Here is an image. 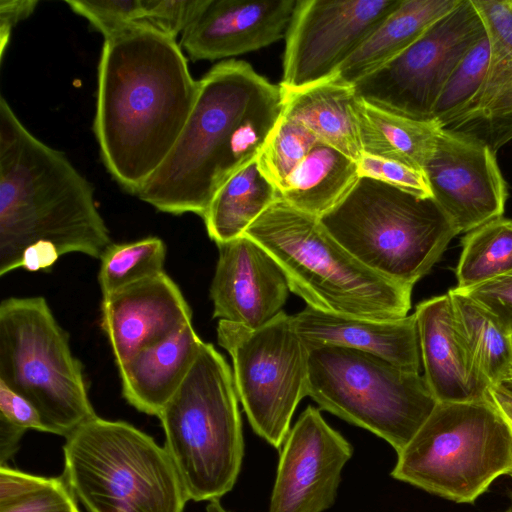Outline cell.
Here are the masks:
<instances>
[{"instance_id": "cell-1", "label": "cell", "mask_w": 512, "mask_h": 512, "mask_svg": "<svg viewBox=\"0 0 512 512\" xmlns=\"http://www.w3.org/2000/svg\"><path fill=\"white\" fill-rule=\"evenodd\" d=\"M198 92L176 39L145 23L104 38L94 131L113 178L136 194L166 159Z\"/></svg>"}, {"instance_id": "cell-2", "label": "cell", "mask_w": 512, "mask_h": 512, "mask_svg": "<svg viewBox=\"0 0 512 512\" xmlns=\"http://www.w3.org/2000/svg\"><path fill=\"white\" fill-rule=\"evenodd\" d=\"M282 116L280 85L246 61L213 66L174 147L137 196L157 210L204 216L218 189L255 161Z\"/></svg>"}, {"instance_id": "cell-3", "label": "cell", "mask_w": 512, "mask_h": 512, "mask_svg": "<svg viewBox=\"0 0 512 512\" xmlns=\"http://www.w3.org/2000/svg\"><path fill=\"white\" fill-rule=\"evenodd\" d=\"M111 244L91 183L60 151L35 137L0 99V276L23 253L45 249L100 259Z\"/></svg>"}, {"instance_id": "cell-4", "label": "cell", "mask_w": 512, "mask_h": 512, "mask_svg": "<svg viewBox=\"0 0 512 512\" xmlns=\"http://www.w3.org/2000/svg\"><path fill=\"white\" fill-rule=\"evenodd\" d=\"M244 235L272 255L290 290L311 308L374 320L408 315L413 287L362 264L318 217L295 208L280 195Z\"/></svg>"}, {"instance_id": "cell-5", "label": "cell", "mask_w": 512, "mask_h": 512, "mask_svg": "<svg viewBox=\"0 0 512 512\" xmlns=\"http://www.w3.org/2000/svg\"><path fill=\"white\" fill-rule=\"evenodd\" d=\"M238 400L229 365L212 344L204 342L157 416L164 448L189 500H220L238 479L244 457Z\"/></svg>"}, {"instance_id": "cell-6", "label": "cell", "mask_w": 512, "mask_h": 512, "mask_svg": "<svg viewBox=\"0 0 512 512\" xmlns=\"http://www.w3.org/2000/svg\"><path fill=\"white\" fill-rule=\"evenodd\" d=\"M320 222L357 260L373 271L413 287L458 235L437 202L359 177Z\"/></svg>"}, {"instance_id": "cell-7", "label": "cell", "mask_w": 512, "mask_h": 512, "mask_svg": "<svg viewBox=\"0 0 512 512\" xmlns=\"http://www.w3.org/2000/svg\"><path fill=\"white\" fill-rule=\"evenodd\" d=\"M63 478L88 512H184L172 459L148 434L98 416L66 437Z\"/></svg>"}, {"instance_id": "cell-8", "label": "cell", "mask_w": 512, "mask_h": 512, "mask_svg": "<svg viewBox=\"0 0 512 512\" xmlns=\"http://www.w3.org/2000/svg\"><path fill=\"white\" fill-rule=\"evenodd\" d=\"M512 474V431L489 396L437 403L397 453L391 476L457 503H473Z\"/></svg>"}, {"instance_id": "cell-9", "label": "cell", "mask_w": 512, "mask_h": 512, "mask_svg": "<svg viewBox=\"0 0 512 512\" xmlns=\"http://www.w3.org/2000/svg\"><path fill=\"white\" fill-rule=\"evenodd\" d=\"M0 381L37 409L48 433L66 438L97 416L82 364L42 296L1 301Z\"/></svg>"}, {"instance_id": "cell-10", "label": "cell", "mask_w": 512, "mask_h": 512, "mask_svg": "<svg viewBox=\"0 0 512 512\" xmlns=\"http://www.w3.org/2000/svg\"><path fill=\"white\" fill-rule=\"evenodd\" d=\"M309 349L308 395L321 409L389 443L399 453L437 405L424 375L337 345Z\"/></svg>"}, {"instance_id": "cell-11", "label": "cell", "mask_w": 512, "mask_h": 512, "mask_svg": "<svg viewBox=\"0 0 512 512\" xmlns=\"http://www.w3.org/2000/svg\"><path fill=\"white\" fill-rule=\"evenodd\" d=\"M217 340L231 356L237 396L252 429L280 450L298 403L308 395L309 349L293 317L281 311L257 329L219 320Z\"/></svg>"}, {"instance_id": "cell-12", "label": "cell", "mask_w": 512, "mask_h": 512, "mask_svg": "<svg viewBox=\"0 0 512 512\" xmlns=\"http://www.w3.org/2000/svg\"><path fill=\"white\" fill-rule=\"evenodd\" d=\"M486 34L472 0H461L396 58L354 84L362 100L412 119L432 120L449 76Z\"/></svg>"}, {"instance_id": "cell-13", "label": "cell", "mask_w": 512, "mask_h": 512, "mask_svg": "<svg viewBox=\"0 0 512 512\" xmlns=\"http://www.w3.org/2000/svg\"><path fill=\"white\" fill-rule=\"evenodd\" d=\"M402 0H297L285 36L280 86L334 76Z\"/></svg>"}, {"instance_id": "cell-14", "label": "cell", "mask_w": 512, "mask_h": 512, "mask_svg": "<svg viewBox=\"0 0 512 512\" xmlns=\"http://www.w3.org/2000/svg\"><path fill=\"white\" fill-rule=\"evenodd\" d=\"M423 170L433 199L459 234L503 217L507 184L495 152L484 142L442 129Z\"/></svg>"}, {"instance_id": "cell-15", "label": "cell", "mask_w": 512, "mask_h": 512, "mask_svg": "<svg viewBox=\"0 0 512 512\" xmlns=\"http://www.w3.org/2000/svg\"><path fill=\"white\" fill-rule=\"evenodd\" d=\"M353 446L308 406L280 448L269 512H324L335 502Z\"/></svg>"}, {"instance_id": "cell-16", "label": "cell", "mask_w": 512, "mask_h": 512, "mask_svg": "<svg viewBox=\"0 0 512 512\" xmlns=\"http://www.w3.org/2000/svg\"><path fill=\"white\" fill-rule=\"evenodd\" d=\"M218 261L210 287L213 317L257 329L282 310L289 285L279 264L246 235L216 244Z\"/></svg>"}, {"instance_id": "cell-17", "label": "cell", "mask_w": 512, "mask_h": 512, "mask_svg": "<svg viewBox=\"0 0 512 512\" xmlns=\"http://www.w3.org/2000/svg\"><path fill=\"white\" fill-rule=\"evenodd\" d=\"M192 322V311L165 271L103 296L100 325L117 367Z\"/></svg>"}, {"instance_id": "cell-18", "label": "cell", "mask_w": 512, "mask_h": 512, "mask_svg": "<svg viewBox=\"0 0 512 512\" xmlns=\"http://www.w3.org/2000/svg\"><path fill=\"white\" fill-rule=\"evenodd\" d=\"M297 0H206L181 35L180 46L194 61L238 56L283 37Z\"/></svg>"}, {"instance_id": "cell-19", "label": "cell", "mask_w": 512, "mask_h": 512, "mask_svg": "<svg viewBox=\"0 0 512 512\" xmlns=\"http://www.w3.org/2000/svg\"><path fill=\"white\" fill-rule=\"evenodd\" d=\"M414 314L424 377L437 402L486 398L491 385L458 324L449 294L419 303Z\"/></svg>"}, {"instance_id": "cell-20", "label": "cell", "mask_w": 512, "mask_h": 512, "mask_svg": "<svg viewBox=\"0 0 512 512\" xmlns=\"http://www.w3.org/2000/svg\"><path fill=\"white\" fill-rule=\"evenodd\" d=\"M490 41L484 83L448 129L474 137L495 153L512 140V0H472Z\"/></svg>"}, {"instance_id": "cell-21", "label": "cell", "mask_w": 512, "mask_h": 512, "mask_svg": "<svg viewBox=\"0 0 512 512\" xmlns=\"http://www.w3.org/2000/svg\"><path fill=\"white\" fill-rule=\"evenodd\" d=\"M307 347L337 345L364 351L408 371L419 372L421 355L416 316L374 320L307 306L292 315Z\"/></svg>"}, {"instance_id": "cell-22", "label": "cell", "mask_w": 512, "mask_h": 512, "mask_svg": "<svg viewBox=\"0 0 512 512\" xmlns=\"http://www.w3.org/2000/svg\"><path fill=\"white\" fill-rule=\"evenodd\" d=\"M203 343L191 322L135 353L118 366L124 398L140 412L158 416L184 380Z\"/></svg>"}, {"instance_id": "cell-23", "label": "cell", "mask_w": 512, "mask_h": 512, "mask_svg": "<svg viewBox=\"0 0 512 512\" xmlns=\"http://www.w3.org/2000/svg\"><path fill=\"white\" fill-rule=\"evenodd\" d=\"M281 87L282 117L297 121L354 161L363 155L354 85L337 76L300 87Z\"/></svg>"}, {"instance_id": "cell-24", "label": "cell", "mask_w": 512, "mask_h": 512, "mask_svg": "<svg viewBox=\"0 0 512 512\" xmlns=\"http://www.w3.org/2000/svg\"><path fill=\"white\" fill-rule=\"evenodd\" d=\"M461 0H402L334 76L354 85L415 43Z\"/></svg>"}, {"instance_id": "cell-25", "label": "cell", "mask_w": 512, "mask_h": 512, "mask_svg": "<svg viewBox=\"0 0 512 512\" xmlns=\"http://www.w3.org/2000/svg\"><path fill=\"white\" fill-rule=\"evenodd\" d=\"M358 179L356 161L319 141L278 192L295 208L320 218L349 193Z\"/></svg>"}, {"instance_id": "cell-26", "label": "cell", "mask_w": 512, "mask_h": 512, "mask_svg": "<svg viewBox=\"0 0 512 512\" xmlns=\"http://www.w3.org/2000/svg\"><path fill=\"white\" fill-rule=\"evenodd\" d=\"M359 134L363 153L423 169L442 128L434 120H416L358 101Z\"/></svg>"}, {"instance_id": "cell-27", "label": "cell", "mask_w": 512, "mask_h": 512, "mask_svg": "<svg viewBox=\"0 0 512 512\" xmlns=\"http://www.w3.org/2000/svg\"><path fill=\"white\" fill-rule=\"evenodd\" d=\"M278 196L256 159L233 174L214 195L202 217L208 236L218 244L244 235Z\"/></svg>"}, {"instance_id": "cell-28", "label": "cell", "mask_w": 512, "mask_h": 512, "mask_svg": "<svg viewBox=\"0 0 512 512\" xmlns=\"http://www.w3.org/2000/svg\"><path fill=\"white\" fill-rule=\"evenodd\" d=\"M447 293L458 324L490 385L512 379L511 333L492 312L465 292L453 288Z\"/></svg>"}, {"instance_id": "cell-29", "label": "cell", "mask_w": 512, "mask_h": 512, "mask_svg": "<svg viewBox=\"0 0 512 512\" xmlns=\"http://www.w3.org/2000/svg\"><path fill=\"white\" fill-rule=\"evenodd\" d=\"M512 271V220L503 217L471 230L462 239L457 286L466 290Z\"/></svg>"}, {"instance_id": "cell-30", "label": "cell", "mask_w": 512, "mask_h": 512, "mask_svg": "<svg viewBox=\"0 0 512 512\" xmlns=\"http://www.w3.org/2000/svg\"><path fill=\"white\" fill-rule=\"evenodd\" d=\"M165 258L166 246L158 237L111 243L100 258L98 281L102 295L164 272Z\"/></svg>"}, {"instance_id": "cell-31", "label": "cell", "mask_w": 512, "mask_h": 512, "mask_svg": "<svg viewBox=\"0 0 512 512\" xmlns=\"http://www.w3.org/2000/svg\"><path fill=\"white\" fill-rule=\"evenodd\" d=\"M490 41L486 34L466 53L446 81L432 113V120L446 128L478 95L488 69Z\"/></svg>"}, {"instance_id": "cell-32", "label": "cell", "mask_w": 512, "mask_h": 512, "mask_svg": "<svg viewBox=\"0 0 512 512\" xmlns=\"http://www.w3.org/2000/svg\"><path fill=\"white\" fill-rule=\"evenodd\" d=\"M319 141L303 124L281 116L257 158L259 168L278 190Z\"/></svg>"}, {"instance_id": "cell-33", "label": "cell", "mask_w": 512, "mask_h": 512, "mask_svg": "<svg viewBox=\"0 0 512 512\" xmlns=\"http://www.w3.org/2000/svg\"><path fill=\"white\" fill-rule=\"evenodd\" d=\"M65 3L104 38L141 23L143 18L142 0H66Z\"/></svg>"}, {"instance_id": "cell-34", "label": "cell", "mask_w": 512, "mask_h": 512, "mask_svg": "<svg viewBox=\"0 0 512 512\" xmlns=\"http://www.w3.org/2000/svg\"><path fill=\"white\" fill-rule=\"evenodd\" d=\"M357 169L359 177L382 181L415 196L432 197L430 185L423 169L366 153H363L358 160Z\"/></svg>"}, {"instance_id": "cell-35", "label": "cell", "mask_w": 512, "mask_h": 512, "mask_svg": "<svg viewBox=\"0 0 512 512\" xmlns=\"http://www.w3.org/2000/svg\"><path fill=\"white\" fill-rule=\"evenodd\" d=\"M75 497L63 477L47 478L36 489L0 504V512H80Z\"/></svg>"}, {"instance_id": "cell-36", "label": "cell", "mask_w": 512, "mask_h": 512, "mask_svg": "<svg viewBox=\"0 0 512 512\" xmlns=\"http://www.w3.org/2000/svg\"><path fill=\"white\" fill-rule=\"evenodd\" d=\"M206 0H142L141 23L176 39L192 23Z\"/></svg>"}, {"instance_id": "cell-37", "label": "cell", "mask_w": 512, "mask_h": 512, "mask_svg": "<svg viewBox=\"0 0 512 512\" xmlns=\"http://www.w3.org/2000/svg\"><path fill=\"white\" fill-rule=\"evenodd\" d=\"M461 291L492 312L512 334V271Z\"/></svg>"}, {"instance_id": "cell-38", "label": "cell", "mask_w": 512, "mask_h": 512, "mask_svg": "<svg viewBox=\"0 0 512 512\" xmlns=\"http://www.w3.org/2000/svg\"><path fill=\"white\" fill-rule=\"evenodd\" d=\"M0 418L27 429L46 432V427L37 409L24 397L0 381Z\"/></svg>"}, {"instance_id": "cell-39", "label": "cell", "mask_w": 512, "mask_h": 512, "mask_svg": "<svg viewBox=\"0 0 512 512\" xmlns=\"http://www.w3.org/2000/svg\"><path fill=\"white\" fill-rule=\"evenodd\" d=\"M47 477L0 466V504L10 502L44 484Z\"/></svg>"}, {"instance_id": "cell-40", "label": "cell", "mask_w": 512, "mask_h": 512, "mask_svg": "<svg viewBox=\"0 0 512 512\" xmlns=\"http://www.w3.org/2000/svg\"><path fill=\"white\" fill-rule=\"evenodd\" d=\"M36 0H0V56L4 57L12 29L35 10Z\"/></svg>"}, {"instance_id": "cell-41", "label": "cell", "mask_w": 512, "mask_h": 512, "mask_svg": "<svg viewBox=\"0 0 512 512\" xmlns=\"http://www.w3.org/2000/svg\"><path fill=\"white\" fill-rule=\"evenodd\" d=\"M25 431L0 418V466H6V462L16 452L19 440Z\"/></svg>"}, {"instance_id": "cell-42", "label": "cell", "mask_w": 512, "mask_h": 512, "mask_svg": "<svg viewBox=\"0 0 512 512\" xmlns=\"http://www.w3.org/2000/svg\"><path fill=\"white\" fill-rule=\"evenodd\" d=\"M488 396L512 431V379L492 385L489 388ZM510 476L512 477V474Z\"/></svg>"}, {"instance_id": "cell-43", "label": "cell", "mask_w": 512, "mask_h": 512, "mask_svg": "<svg viewBox=\"0 0 512 512\" xmlns=\"http://www.w3.org/2000/svg\"><path fill=\"white\" fill-rule=\"evenodd\" d=\"M206 512H232L226 509L221 503L220 500H213L208 503L206 506Z\"/></svg>"}, {"instance_id": "cell-44", "label": "cell", "mask_w": 512, "mask_h": 512, "mask_svg": "<svg viewBox=\"0 0 512 512\" xmlns=\"http://www.w3.org/2000/svg\"><path fill=\"white\" fill-rule=\"evenodd\" d=\"M505 512H512V508H511V509H508V510H507V511H505Z\"/></svg>"}, {"instance_id": "cell-45", "label": "cell", "mask_w": 512, "mask_h": 512, "mask_svg": "<svg viewBox=\"0 0 512 512\" xmlns=\"http://www.w3.org/2000/svg\"><path fill=\"white\" fill-rule=\"evenodd\" d=\"M511 338H512V334H511Z\"/></svg>"}]
</instances>
